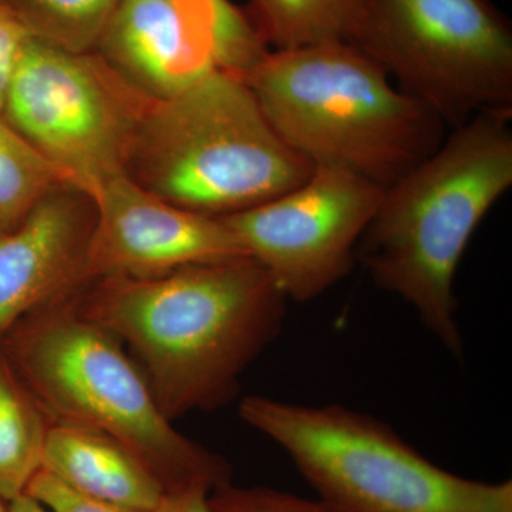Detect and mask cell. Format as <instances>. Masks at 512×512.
Segmentation results:
<instances>
[{"label":"cell","instance_id":"cell-1","mask_svg":"<svg viewBox=\"0 0 512 512\" xmlns=\"http://www.w3.org/2000/svg\"><path fill=\"white\" fill-rule=\"evenodd\" d=\"M76 308L126 342L173 421L225 406L248 366L284 328L288 298L249 256L151 279H97Z\"/></svg>","mask_w":512,"mask_h":512},{"label":"cell","instance_id":"cell-2","mask_svg":"<svg viewBox=\"0 0 512 512\" xmlns=\"http://www.w3.org/2000/svg\"><path fill=\"white\" fill-rule=\"evenodd\" d=\"M512 111L478 113L383 192L356 249L379 288L412 306L444 348L463 356L454 293L458 265L491 208L512 187Z\"/></svg>","mask_w":512,"mask_h":512},{"label":"cell","instance_id":"cell-3","mask_svg":"<svg viewBox=\"0 0 512 512\" xmlns=\"http://www.w3.org/2000/svg\"><path fill=\"white\" fill-rule=\"evenodd\" d=\"M241 76L299 156L384 190L446 137L447 126L436 113L348 42L269 50Z\"/></svg>","mask_w":512,"mask_h":512},{"label":"cell","instance_id":"cell-4","mask_svg":"<svg viewBox=\"0 0 512 512\" xmlns=\"http://www.w3.org/2000/svg\"><path fill=\"white\" fill-rule=\"evenodd\" d=\"M74 295V293H73ZM73 295L20 319L0 350L50 423L109 436L134 454L165 491L231 480L224 458L174 429L123 342L86 318Z\"/></svg>","mask_w":512,"mask_h":512},{"label":"cell","instance_id":"cell-5","mask_svg":"<svg viewBox=\"0 0 512 512\" xmlns=\"http://www.w3.org/2000/svg\"><path fill=\"white\" fill-rule=\"evenodd\" d=\"M313 168L279 137L244 77L215 69L151 101L124 175L170 204L221 218L293 190Z\"/></svg>","mask_w":512,"mask_h":512},{"label":"cell","instance_id":"cell-6","mask_svg":"<svg viewBox=\"0 0 512 512\" xmlns=\"http://www.w3.org/2000/svg\"><path fill=\"white\" fill-rule=\"evenodd\" d=\"M239 416L284 448L320 500L340 512H512L511 481L456 476L369 414L247 396Z\"/></svg>","mask_w":512,"mask_h":512},{"label":"cell","instance_id":"cell-7","mask_svg":"<svg viewBox=\"0 0 512 512\" xmlns=\"http://www.w3.org/2000/svg\"><path fill=\"white\" fill-rule=\"evenodd\" d=\"M349 43L450 128L512 111V28L491 0H360Z\"/></svg>","mask_w":512,"mask_h":512},{"label":"cell","instance_id":"cell-8","mask_svg":"<svg viewBox=\"0 0 512 512\" xmlns=\"http://www.w3.org/2000/svg\"><path fill=\"white\" fill-rule=\"evenodd\" d=\"M151 101L93 50L69 52L30 36L0 114L67 184L93 197L124 175Z\"/></svg>","mask_w":512,"mask_h":512},{"label":"cell","instance_id":"cell-9","mask_svg":"<svg viewBox=\"0 0 512 512\" xmlns=\"http://www.w3.org/2000/svg\"><path fill=\"white\" fill-rule=\"evenodd\" d=\"M384 188L336 167H315L293 190L221 217L288 301H315L352 271Z\"/></svg>","mask_w":512,"mask_h":512},{"label":"cell","instance_id":"cell-10","mask_svg":"<svg viewBox=\"0 0 512 512\" xmlns=\"http://www.w3.org/2000/svg\"><path fill=\"white\" fill-rule=\"evenodd\" d=\"M93 200L90 282L158 278L187 266L248 256L221 218L161 200L126 175L104 184Z\"/></svg>","mask_w":512,"mask_h":512},{"label":"cell","instance_id":"cell-11","mask_svg":"<svg viewBox=\"0 0 512 512\" xmlns=\"http://www.w3.org/2000/svg\"><path fill=\"white\" fill-rule=\"evenodd\" d=\"M96 218L92 195L62 184L0 235V343L29 313L89 284Z\"/></svg>","mask_w":512,"mask_h":512},{"label":"cell","instance_id":"cell-12","mask_svg":"<svg viewBox=\"0 0 512 512\" xmlns=\"http://www.w3.org/2000/svg\"><path fill=\"white\" fill-rule=\"evenodd\" d=\"M93 52L150 100L220 69L167 0H121Z\"/></svg>","mask_w":512,"mask_h":512},{"label":"cell","instance_id":"cell-13","mask_svg":"<svg viewBox=\"0 0 512 512\" xmlns=\"http://www.w3.org/2000/svg\"><path fill=\"white\" fill-rule=\"evenodd\" d=\"M42 470L76 493L140 512H154L165 493L131 451L97 431L50 423Z\"/></svg>","mask_w":512,"mask_h":512},{"label":"cell","instance_id":"cell-14","mask_svg":"<svg viewBox=\"0 0 512 512\" xmlns=\"http://www.w3.org/2000/svg\"><path fill=\"white\" fill-rule=\"evenodd\" d=\"M50 420L0 350V500L26 494L42 470Z\"/></svg>","mask_w":512,"mask_h":512},{"label":"cell","instance_id":"cell-15","mask_svg":"<svg viewBox=\"0 0 512 512\" xmlns=\"http://www.w3.org/2000/svg\"><path fill=\"white\" fill-rule=\"evenodd\" d=\"M360 0H251L249 22L269 50L348 42Z\"/></svg>","mask_w":512,"mask_h":512},{"label":"cell","instance_id":"cell-16","mask_svg":"<svg viewBox=\"0 0 512 512\" xmlns=\"http://www.w3.org/2000/svg\"><path fill=\"white\" fill-rule=\"evenodd\" d=\"M30 36L69 52H92L121 0H0Z\"/></svg>","mask_w":512,"mask_h":512},{"label":"cell","instance_id":"cell-17","mask_svg":"<svg viewBox=\"0 0 512 512\" xmlns=\"http://www.w3.org/2000/svg\"><path fill=\"white\" fill-rule=\"evenodd\" d=\"M220 69L242 74L269 52L247 12L229 0H167Z\"/></svg>","mask_w":512,"mask_h":512},{"label":"cell","instance_id":"cell-18","mask_svg":"<svg viewBox=\"0 0 512 512\" xmlns=\"http://www.w3.org/2000/svg\"><path fill=\"white\" fill-rule=\"evenodd\" d=\"M62 184V175L0 114V220L9 231Z\"/></svg>","mask_w":512,"mask_h":512},{"label":"cell","instance_id":"cell-19","mask_svg":"<svg viewBox=\"0 0 512 512\" xmlns=\"http://www.w3.org/2000/svg\"><path fill=\"white\" fill-rule=\"evenodd\" d=\"M211 512H340L325 501H312L272 488L234 487L231 481L208 495Z\"/></svg>","mask_w":512,"mask_h":512},{"label":"cell","instance_id":"cell-20","mask_svg":"<svg viewBox=\"0 0 512 512\" xmlns=\"http://www.w3.org/2000/svg\"><path fill=\"white\" fill-rule=\"evenodd\" d=\"M26 494L50 512H140L84 497L45 470L33 477Z\"/></svg>","mask_w":512,"mask_h":512},{"label":"cell","instance_id":"cell-21","mask_svg":"<svg viewBox=\"0 0 512 512\" xmlns=\"http://www.w3.org/2000/svg\"><path fill=\"white\" fill-rule=\"evenodd\" d=\"M29 37L28 30L0 2V113L5 103L10 77Z\"/></svg>","mask_w":512,"mask_h":512},{"label":"cell","instance_id":"cell-22","mask_svg":"<svg viewBox=\"0 0 512 512\" xmlns=\"http://www.w3.org/2000/svg\"><path fill=\"white\" fill-rule=\"evenodd\" d=\"M211 488L202 484L185 485L165 491L161 503L154 512H211L208 495Z\"/></svg>","mask_w":512,"mask_h":512},{"label":"cell","instance_id":"cell-23","mask_svg":"<svg viewBox=\"0 0 512 512\" xmlns=\"http://www.w3.org/2000/svg\"><path fill=\"white\" fill-rule=\"evenodd\" d=\"M8 512H50L28 494L20 495L8 504Z\"/></svg>","mask_w":512,"mask_h":512},{"label":"cell","instance_id":"cell-24","mask_svg":"<svg viewBox=\"0 0 512 512\" xmlns=\"http://www.w3.org/2000/svg\"><path fill=\"white\" fill-rule=\"evenodd\" d=\"M8 231H9V229H8V227H6L5 222L0 220V235L6 234V232H8Z\"/></svg>","mask_w":512,"mask_h":512},{"label":"cell","instance_id":"cell-25","mask_svg":"<svg viewBox=\"0 0 512 512\" xmlns=\"http://www.w3.org/2000/svg\"><path fill=\"white\" fill-rule=\"evenodd\" d=\"M0 512H8V504L0 500Z\"/></svg>","mask_w":512,"mask_h":512}]
</instances>
